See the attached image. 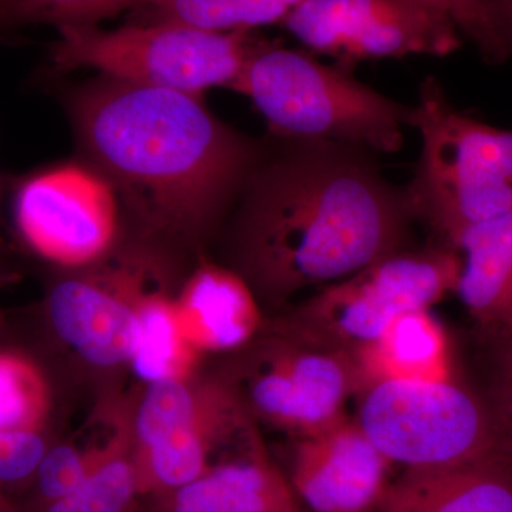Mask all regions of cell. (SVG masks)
<instances>
[{"mask_svg":"<svg viewBox=\"0 0 512 512\" xmlns=\"http://www.w3.org/2000/svg\"><path fill=\"white\" fill-rule=\"evenodd\" d=\"M271 138L228 214L227 266L259 302L285 305L407 248L414 220L377 154Z\"/></svg>","mask_w":512,"mask_h":512,"instance_id":"obj_1","label":"cell"},{"mask_svg":"<svg viewBox=\"0 0 512 512\" xmlns=\"http://www.w3.org/2000/svg\"><path fill=\"white\" fill-rule=\"evenodd\" d=\"M84 153L148 231L200 238L227 220L262 143L201 96L100 76L73 104Z\"/></svg>","mask_w":512,"mask_h":512,"instance_id":"obj_2","label":"cell"},{"mask_svg":"<svg viewBox=\"0 0 512 512\" xmlns=\"http://www.w3.org/2000/svg\"><path fill=\"white\" fill-rule=\"evenodd\" d=\"M231 90L254 103L272 137L285 140L394 154L410 127L412 106L360 82L353 70L261 37Z\"/></svg>","mask_w":512,"mask_h":512,"instance_id":"obj_3","label":"cell"},{"mask_svg":"<svg viewBox=\"0 0 512 512\" xmlns=\"http://www.w3.org/2000/svg\"><path fill=\"white\" fill-rule=\"evenodd\" d=\"M410 127L419 163L403 187L414 221L453 248L468 229L512 210V130L457 110L434 77L421 83Z\"/></svg>","mask_w":512,"mask_h":512,"instance_id":"obj_4","label":"cell"},{"mask_svg":"<svg viewBox=\"0 0 512 512\" xmlns=\"http://www.w3.org/2000/svg\"><path fill=\"white\" fill-rule=\"evenodd\" d=\"M57 30V70L92 69L119 82L201 97L212 87L231 90L258 40L254 32H212L173 20Z\"/></svg>","mask_w":512,"mask_h":512,"instance_id":"obj_5","label":"cell"},{"mask_svg":"<svg viewBox=\"0 0 512 512\" xmlns=\"http://www.w3.org/2000/svg\"><path fill=\"white\" fill-rule=\"evenodd\" d=\"M460 272L456 249L406 248L323 286L274 325L352 355L403 313L431 309L456 293Z\"/></svg>","mask_w":512,"mask_h":512,"instance_id":"obj_6","label":"cell"},{"mask_svg":"<svg viewBox=\"0 0 512 512\" xmlns=\"http://www.w3.org/2000/svg\"><path fill=\"white\" fill-rule=\"evenodd\" d=\"M359 397L357 424L404 470L463 466L508 450L497 417L454 380H390Z\"/></svg>","mask_w":512,"mask_h":512,"instance_id":"obj_7","label":"cell"},{"mask_svg":"<svg viewBox=\"0 0 512 512\" xmlns=\"http://www.w3.org/2000/svg\"><path fill=\"white\" fill-rule=\"evenodd\" d=\"M239 349L227 379L249 416L296 437L326 429L346 416L359 392L353 357L272 325Z\"/></svg>","mask_w":512,"mask_h":512,"instance_id":"obj_8","label":"cell"},{"mask_svg":"<svg viewBox=\"0 0 512 512\" xmlns=\"http://www.w3.org/2000/svg\"><path fill=\"white\" fill-rule=\"evenodd\" d=\"M281 25L312 55L350 70L370 60L444 57L463 42L453 20L417 0H303Z\"/></svg>","mask_w":512,"mask_h":512,"instance_id":"obj_9","label":"cell"},{"mask_svg":"<svg viewBox=\"0 0 512 512\" xmlns=\"http://www.w3.org/2000/svg\"><path fill=\"white\" fill-rule=\"evenodd\" d=\"M119 202L97 171L67 165L23 184L16 221L29 247L47 261L87 268L106 258L116 244Z\"/></svg>","mask_w":512,"mask_h":512,"instance_id":"obj_10","label":"cell"},{"mask_svg":"<svg viewBox=\"0 0 512 512\" xmlns=\"http://www.w3.org/2000/svg\"><path fill=\"white\" fill-rule=\"evenodd\" d=\"M101 274L70 276L49 295L50 320L59 338L84 362L99 367L130 363L140 325L138 292L157 271L153 259L123 256Z\"/></svg>","mask_w":512,"mask_h":512,"instance_id":"obj_11","label":"cell"},{"mask_svg":"<svg viewBox=\"0 0 512 512\" xmlns=\"http://www.w3.org/2000/svg\"><path fill=\"white\" fill-rule=\"evenodd\" d=\"M392 466L357 421L345 416L296 437L288 480L313 512H375L392 481Z\"/></svg>","mask_w":512,"mask_h":512,"instance_id":"obj_12","label":"cell"},{"mask_svg":"<svg viewBox=\"0 0 512 512\" xmlns=\"http://www.w3.org/2000/svg\"><path fill=\"white\" fill-rule=\"evenodd\" d=\"M174 302L181 333L200 355L238 352L264 330L261 302L227 265L198 266Z\"/></svg>","mask_w":512,"mask_h":512,"instance_id":"obj_13","label":"cell"},{"mask_svg":"<svg viewBox=\"0 0 512 512\" xmlns=\"http://www.w3.org/2000/svg\"><path fill=\"white\" fill-rule=\"evenodd\" d=\"M299 503L256 439L247 457L214 464L183 487L146 497L141 512H303Z\"/></svg>","mask_w":512,"mask_h":512,"instance_id":"obj_14","label":"cell"},{"mask_svg":"<svg viewBox=\"0 0 512 512\" xmlns=\"http://www.w3.org/2000/svg\"><path fill=\"white\" fill-rule=\"evenodd\" d=\"M377 512H512V454L463 466L403 470Z\"/></svg>","mask_w":512,"mask_h":512,"instance_id":"obj_15","label":"cell"},{"mask_svg":"<svg viewBox=\"0 0 512 512\" xmlns=\"http://www.w3.org/2000/svg\"><path fill=\"white\" fill-rule=\"evenodd\" d=\"M359 392L390 380L450 382L447 333L431 309L403 313L379 338L352 353Z\"/></svg>","mask_w":512,"mask_h":512,"instance_id":"obj_16","label":"cell"},{"mask_svg":"<svg viewBox=\"0 0 512 512\" xmlns=\"http://www.w3.org/2000/svg\"><path fill=\"white\" fill-rule=\"evenodd\" d=\"M456 293L481 325L512 338V210L464 232Z\"/></svg>","mask_w":512,"mask_h":512,"instance_id":"obj_17","label":"cell"},{"mask_svg":"<svg viewBox=\"0 0 512 512\" xmlns=\"http://www.w3.org/2000/svg\"><path fill=\"white\" fill-rule=\"evenodd\" d=\"M146 285L136 299L140 336L130 365L147 384L188 379L194 376L200 353L181 333L174 299L161 291H146Z\"/></svg>","mask_w":512,"mask_h":512,"instance_id":"obj_18","label":"cell"},{"mask_svg":"<svg viewBox=\"0 0 512 512\" xmlns=\"http://www.w3.org/2000/svg\"><path fill=\"white\" fill-rule=\"evenodd\" d=\"M303 0H154L146 20H173L212 32H254L281 25Z\"/></svg>","mask_w":512,"mask_h":512,"instance_id":"obj_19","label":"cell"},{"mask_svg":"<svg viewBox=\"0 0 512 512\" xmlns=\"http://www.w3.org/2000/svg\"><path fill=\"white\" fill-rule=\"evenodd\" d=\"M130 434L131 419L120 414L100 443L86 448L69 443L49 447L33 478L36 501L32 505L53 503L74 493Z\"/></svg>","mask_w":512,"mask_h":512,"instance_id":"obj_20","label":"cell"},{"mask_svg":"<svg viewBox=\"0 0 512 512\" xmlns=\"http://www.w3.org/2000/svg\"><path fill=\"white\" fill-rule=\"evenodd\" d=\"M138 498L130 434L74 493L28 512H138Z\"/></svg>","mask_w":512,"mask_h":512,"instance_id":"obj_21","label":"cell"},{"mask_svg":"<svg viewBox=\"0 0 512 512\" xmlns=\"http://www.w3.org/2000/svg\"><path fill=\"white\" fill-rule=\"evenodd\" d=\"M49 412L42 370L19 353H0V431H40Z\"/></svg>","mask_w":512,"mask_h":512,"instance_id":"obj_22","label":"cell"},{"mask_svg":"<svg viewBox=\"0 0 512 512\" xmlns=\"http://www.w3.org/2000/svg\"><path fill=\"white\" fill-rule=\"evenodd\" d=\"M154 0H0V30L47 23L97 25L127 9H146Z\"/></svg>","mask_w":512,"mask_h":512,"instance_id":"obj_23","label":"cell"},{"mask_svg":"<svg viewBox=\"0 0 512 512\" xmlns=\"http://www.w3.org/2000/svg\"><path fill=\"white\" fill-rule=\"evenodd\" d=\"M47 450L39 431H0V488L33 480Z\"/></svg>","mask_w":512,"mask_h":512,"instance_id":"obj_24","label":"cell"},{"mask_svg":"<svg viewBox=\"0 0 512 512\" xmlns=\"http://www.w3.org/2000/svg\"><path fill=\"white\" fill-rule=\"evenodd\" d=\"M444 13L457 26L461 36L473 42L488 63H500L491 32L488 0H417Z\"/></svg>","mask_w":512,"mask_h":512,"instance_id":"obj_25","label":"cell"},{"mask_svg":"<svg viewBox=\"0 0 512 512\" xmlns=\"http://www.w3.org/2000/svg\"><path fill=\"white\" fill-rule=\"evenodd\" d=\"M491 32L500 63L512 56V0H488Z\"/></svg>","mask_w":512,"mask_h":512,"instance_id":"obj_26","label":"cell"},{"mask_svg":"<svg viewBox=\"0 0 512 512\" xmlns=\"http://www.w3.org/2000/svg\"><path fill=\"white\" fill-rule=\"evenodd\" d=\"M507 340L510 343H508L507 362H505L501 412L500 417H497V421L501 434H503L505 446H507L512 454V338Z\"/></svg>","mask_w":512,"mask_h":512,"instance_id":"obj_27","label":"cell"},{"mask_svg":"<svg viewBox=\"0 0 512 512\" xmlns=\"http://www.w3.org/2000/svg\"><path fill=\"white\" fill-rule=\"evenodd\" d=\"M0 512H19L15 505L10 503L8 495L3 493L2 488H0Z\"/></svg>","mask_w":512,"mask_h":512,"instance_id":"obj_28","label":"cell"}]
</instances>
